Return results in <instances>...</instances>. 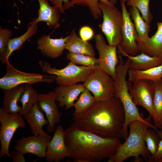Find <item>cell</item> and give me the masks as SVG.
Wrapping results in <instances>:
<instances>
[{
  "label": "cell",
  "mask_w": 162,
  "mask_h": 162,
  "mask_svg": "<svg viewBox=\"0 0 162 162\" xmlns=\"http://www.w3.org/2000/svg\"><path fill=\"white\" fill-rule=\"evenodd\" d=\"M79 32L80 38L86 41L92 39L94 35L93 30L88 26L85 25L81 27L80 29Z\"/></svg>",
  "instance_id": "35"
},
{
  "label": "cell",
  "mask_w": 162,
  "mask_h": 162,
  "mask_svg": "<svg viewBox=\"0 0 162 162\" xmlns=\"http://www.w3.org/2000/svg\"><path fill=\"white\" fill-rule=\"evenodd\" d=\"M10 154L13 162H25L26 161L24 154L16 150L11 151Z\"/></svg>",
  "instance_id": "38"
},
{
  "label": "cell",
  "mask_w": 162,
  "mask_h": 162,
  "mask_svg": "<svg viewBox=\"0 0 162 162\" xmlns=\"http://www.w3.org/2000/svg\"><path fill=\"white\" fill-rule=\"evenodd\" d=\"M50 35H44L39 38L37 41V48L44 56L56 58L62 55L68 36L64 38H52Z\"/></svg>",
  "instance_id": "16"
},
{
  "label": "cell",
  "mask_w": 162,
  "mask_h": 162,
  "mask_svg": "<svg viewBox=\"0 0 162 162\" xmlns=\"http://www.w3.org/2000/svg\"><path fill=\"white\" fill-rule=\"evenodd\" d=\"M117 53L127 57L130 60V69L137 70H144L158 66L162 64V58L151 56L142 52L136 56H131L124 52L118 45Z\"/></svg>",
  "instance_id": "19"
},
{
  "label": "cell",
  "mask_w": 162,
  "mask_h": 162,
  "mask_svg": "<svg viewBox=\"0 0 162 162\" xmlns=\"http://www.w3.org/2000/svg\"><path fill=\"white\" fill-rule=\"evenodd\" d=\"M72 117L79 127L106 137L120 138L125 120L123 105L115 97L106 101H96L82 113L73 112Z\"/></svg>",
  "instance_id": "2"
},
{
  "label": "cell",
  "mask_w": 162,
  "mask_h": 162,
  "mask_svg": "<svg viewBox=\"0 0 162 162\" xmlns=\"http://www.w3.org/2000/svg\"><path fill=\"white\" fill-rule=\"evenodd\" d=\"M128 74L129 81L133 83L141 80L152 81L161 80L162 78V64L158 66L144 70L129 69Z\"/></svg>",
  "instance_id": "26"
},
{
  "label": "cell",
  "mask_w": 162,
  "mask_h": 162,
  "mask_svg": "<svg viewBox=\"0 0 162 162\" xmlns=\"http://www.w3.org/2000/svg\"><path fill=\"white\" fill-rule=\"evenodd\" d=\"M94 40L95 47L99 55L97 66L115 80L116 68L119 62L117 47L107 44L103 35L100 33L95 35Z\"/></svg>",
  "instance_id": "11"
},
{
  "label": "cell",
  "mask_w": 162,
  "mask_h": 162,
  "mask_svg": "<svg viewBox=\"0 0 162 162\" xmlns=\"http://www.w3.org/2000/svg\"><path fill=\"white\" fill-rule=\"evenodd\" d=\"M122 56L118 55L119 62L116 68V77L114 80V97L118 98L122 103L125 113V120L123 127L120 134V138L126 139L128 135V125L131 122L138 120L152 124V117L149 114L144 118L138 108L134 104L129 93L128 83L126 80L128 72L130 69V60L128 58L124 62Z\"/></svg>",
  "instance_id": "3"
},
{
  "label": "cell",
  "mask_w": 162,
  "mask_h": 162,
  "mask_svg": "<svg viewBox=\"0 0 162 162\" xmlns=\"http://www.w3.org/2000/svg\"><path fill=\"white\" fill-rule=\"evenodd\" d=\"M154 92L153 81L146 80L135 81L129 89L130 95L134 104L146 110L153 118L155 126L160 130L161 125L153 107Z\"/></svg>",
  "instance_id": "10"
},
{
  "label": "cell",
  "mask_w": 162,
  "mask_h": 162,
  "mask_svg": "<svg viewBox=\"0 0 162 162\" xmlns=\"http://www.w3.org/2000/svg\"><path fill=\"white\" fill-rule=\"evenodd\" d=\"M38 23L36 18L29 23L26 31L20 36L10 38L4 53L0 56L1 62L4 64L9 62V58L12 53L21 50L24 43L36 34L38 31Z\"/></svg>",
  "instance_id": "18"
},
{
  "label": "cell",
  "mask_w": 162,
  "mask_h": 162,
  "mask_svg": "<svg viewBox=\"0 0 162 162\" xmlns=\"http://www.w3.org/2000/svg\"><path fill=\"white\" fill-rule=\"evenodd\" d=\"M150 1V0H128L127 5L136 8L145 21L150 24L153 19L149 8Z\"/></svg>",
  "instance_id": "32"
},
{
  "label": "cell",
  "mask_w": 162,
  "mask_h": 162,
  "mask_svg": "<svg viewBox=\"0 0 162 162\" xmlns=\"http://www.w3.org/2000/svg\"><path fill=\"white\" fill-rule=\"evenodd\" d=\"M100 2H104L111 6H115V5L109 0H70L69 7L70 8L75 5L86 7L88 8L93 18L97 20L102 16L101 10L99 6Z\"/></svg>",
  "instance_id": "28"
},
{
  "label": "cell",
  "mask_w": 162,
  "mask_h": 162,
  "mask_svg": "<svg viewBox=\"0 0 162 162\" xmlns=\"http://www.w3.org/2000/svg\"><path fill=\"white\" fill-rule=\"evenodd\" d=\"M38 94V104L41 110L45 113L48 121L47 130L48 133H52L55 130L56 124L60 122L62 116L56 102V94L54 91Z\"/></svg>",
  "instance_id": "14"
},
{
  "label": "cell",
  "mask_w": 162,
  "mask_h": 162,
  "mask_svg": "<svg viewBox=\"0 0 162 162\" xmlns=\"http://www.w3.org/2000/svg\"><path fill=\"white\" fill-rule=\"evenodd\" d=\"M123 14L122 27V40L119 45L122 50L131 56H136L141 53L136 42L138 35L130 14L127 10L125 2L120 0Z\"/></svg>",
  "instance_id": "12"
},
{
  "label": "cell",
  "mask_w": 162,
  "mask_h": 162,
  "mask_svg": "<svg viewBox=\"0 0 162 162\" xmlns=\"http://www.w3.org/2000/svg\"><path fill=\"white\" fill-rule=\"evenodd\" d=\"M128 127L129 133L124 142L122 143L114 155L109 159L108 162H123L131 157L140 161L142 156L146 161L150 162L152 154L148 149L144 139L145 132L149 128L158 133L161 138L162 134L154 125L136 120L130 122Z\"/></svg>",
  "instance_id": "4"
},
{
  "label": "cell",
  "mask_w": 162,
  "mask_h": 162,
  "mask_svg": "<svg viewBox=\"0 0 162 162\" xmlns=\"http://www.w3.org/2000/svg\"><path fill=\"white\" fill-rule=\"evenodd\" d=\"M39 64L43 72L55 75L56 83L62 86L84 82L96 68L79 66L70 61L65 67L60 69L52 68L48 62L41 60Z\"/></svg>",
  "instance_id": "5"
},
{
  "label": "cell",
  "mask_w": 162,
  "mask_h": 162,
  "mask_svg": "<svg viewBox=\"0 0 162 162\" xmlns=\"http://www.w3.org/2000/svg\"><path fill=\"white\" fill-rule=\"evenodd\" d=\"M129 12L131 19L134 21V23L138 35L137 42H146L150 38L148 35L151 30L150 24L145 21L136 8L130 7Z\"/></svg>",
  "instance_id": "25"
},
{
  "label": "cell",
  "mask_w": 162,
  "mask_h": 162,
  "mask_svg": "<svg viewBox=\"0 0 162 162\" xmlns=\"http://www.w3.org/2000/svg\"><path fill=\"white\" fill-rule=\"evenodd\" d=\"M12 35V31L6 28L0 27V56L5 52L8 42Z\"/></svg>",
  "instance_id": "34"
},
{
  "label": "cell",
  "mask_w": 162,
  "mask_h": 162,
  "mask_svg": "<svg viewBox=\"0 0 162 162\" xmlns=\"http://www.w3.org/2000/svg\"><path fill=\"white\" fill-rule=\"evenodd\" d=\"M39 4L38 16L36 18V21L44 22L50 29L56 28L59 27L60 23L59 10L54 6H50L49 0H38Z\"/></svg>",
  "instance_id": "20"
},
{
  "label": "cell",
  "mask_w": 162,
  "mask_h": 162,
  "mask_svg": "<svg viewBox=\"0 0 162 162\" xmlns=\"http://www.w3.org/2000/svg\"><path fill=\"white\" fill-rule=\"evenodd\" d=\"M28 124L32 133L35 135L49 136L43 130V127L48 124L38 103L35 104L31 111L23 116Z\"/></svg>",
  "instance_id": "22"
},
{
  "label": "cell",
  "mask_w": 162,
  "mask_h": 162,
  "mask_svg": "<svg viewBox=\"0 0 162 162\" xmlns=\"http://www.w3.org/2000/svg\"><path fill=\"white\" fill-rule=\"evenodd\" d=\"M65 49L70 52L93 56H95V55L94 48L92 44L80 38L75 29L68 35L66 41Z\"/></svg>",
  "instance_id": "23"
},
{
  "label": "cell",
  "mask_w": 162,
  "mask_h": 162,
  "mask_svg": "<svg viewBox=\"0 0 162 162\" xmlns=\"http://www.w3.org/2000/svg\"><path fill=\"white\" fill-rule=\"evenodd\" d=\"M69 153L64 140V130L61 125H58L54 131L52 137L47 147L45 160L47 162H59Z\"/></svg>",
  "instance_id": "15"
},
{
  "label": "cell",
  "mask_w": 162,
  "mask_h": 162,
  "mask_svg": "<svg viewBox=\"0 0 162 162\" xmlns=\"http://www.w3.org/2000/svg\"><path fill=\"white\" fill-rule=\"evenodd\" d=\"M160 130L162 134V127H161V129Z\"/></svg>",
  "instance_id": "42"
},
{
  "label": "cell",
  "mask_w": 162,
  "mask_h": 162,
  "mask_svg": "<svg viewBox=\"0 0 162 162\" xmlns=\"http://www.w3.org/2000/svg\"><path fill=\"white\" fill-rule=\"evenodd\" d=\"M110 2L113 4H115L118 0H109Z\"/></svg>",
  "instance_id": "40"
},
{
  "label": "cell",
  "mask_w": 162,
  "mask_h": 162,
  "mask_svg": "<svg viewBox=\"0 0 162 162\" xmlns=\"http://www.w3.org/2000/svg\"><path fill=\"white\" fill-rule=\"evenodd\" d=\"M158 162H162V158L160 159Z\"/></svg>",
  "instance_id": "41"
},
{
  "label": "cell",
  "mask_w": 162,
  "mask_h": 162,
  "mask_svg": "<svg viewBox=\"0 0 162 162\" xmlns=\"http://www.w3.org/2000/svg\"><path fill=\"white\" fill-rule=\"evenodd\" d=\"M82 84L92 93L96 101H106L114 97V80L98 66Z\"/></svg>",
  "instance_id": "7"
},
{
  "label": "cell",
  "mask_w": 162,
  "mask_h": 162,
  "mask_svg": "<svg viewBox=\"0 0 162 162\" xmlns=\"http://www.w3.org/2000/svg\"><path fill=\"white\" fill-rule=\"evenodd\" d=\"M52 137L33 135L22 137L16 141L14 149L23 154L31 153L40 158H45L47 146Z\"/></svg>",
  "instance_id": "13"
},
{
  "label": "cell",
  "mask_w": 162,
  "mask_h": 162,
  "mask_svg": "<svg viewBox=\"0 0 162 162\" xmlns=\"http://www.w3.org/2000/svg\"><path fill=\"white\" fill-rule=\"evenodd\" d=\"M64 140L70 156L88 162L112 158L122 144L119 138L106 137L78 126L74 122L64 130Z\"/></svg>",
  "instance_id": "1"
},
{
  "label": "cell",
  "mask_w": 162,
  "mask_h": 162,
  "mask_svg": "<svg viewBox=\"0 0 162 162\" xmlns=\"http://www.w3.org/2000/svg\"><path fill=\"white\" fill-rule=\"evenodd\" d=\"M24 87V91L19 100L22 106L19 114L23 116L28 113L34 105L38 103V93L31 84H26Z\"/></svg>",
  "instance_id": "27"
},
{
  "label": "cell",
  "mask_w": 162,
  "mask_h": 162,
  "mask_svg": "<svg viewBox=\"0 0 162 162\" xmlns=\"http://www.w3.org/2000/svg\"><path fill=\"white\" fill-rule=\"evenodd\" d=\"M6 64V73L0 79V88L3 91L22 84L44 82L50 84L55 81L54 75L24 72L15 68L9 62Z\"/></svg>",
  "instance_id": "8"
},
{
  "label": "cell",
  "mask_w": 162,
  "mask_h": 162,
  "mask_svg": "<svg viewBox=\"0 0 162 162\" xmlns=\"http://www.w3.org/2000/svg\"><path fill=\"white\" fill-rule=\"evenodd\" d=\"M66 58L76 65L94 68L97 67L99 63L98 58L95 56L82 54L68 52L66 54Z\"/></svg>",
  "instance_id": "30"
},
{
  "label": "cell",
  "mask_w": 162,
  "mask_h": 162,
  "mask_svg": "<svg viewBox=\"0 0 162 162\" xmlns=\"http://www.w3.org/2000/svg\"><path fill=\"white\" fill-rule=\"evenodd\" d=\"M0 158L6 155L12 158L9 151L10 142L16 130L20 127H25V123L19 113H8L2 107L0 108Z\"/></svg>",
  "instance_id": "9"
},
{
  "label": "cell",
  "mask_w": 162,
  "mask_h": 162,
  "mask_svg": "<svg viewBox=\"0 0 162 162\" xmlns=\"http://www.w3.org/2000/svg\"><path fill=\"white\" fill-rule=\"evenodd\" d=\"M153 81L154 90L153 99V107L161 125V128L162 125V81L161 80Z\"/></svg>",
  "instance_id": "31"
},
{
  "label": "cell",
  "mask_w": 162,
  "mask_h": 162,
  "mask_svg": "<svg viewBox=\"0 0 162 162\" xmlns=\"http://www.w3.org/2000/svg\"><path fill=\"white\" fill-rule=\"evenodd\" d=\"M99 6L102 12L103 21L98 26L108 44L117 47L122 40V13L115 6H110L102 2H100Z\"/></svg>",
  "instance_id": "6"
},
{
  "label": "cell",
  "mask_w": 162,
  "mask_h": 162,
  "mask_svg": "<svg viewBox=\"0 0 162 162\" xmlns=\"http://www.w3.org/2000/svg\"><path fill=\"white\" fill-rule=\"evenodd\" d=\"M161 139L158 133L153 129H147L145 132L144 139L152 155L156 152Z\"/></svg>",
  "instance_id": "33"
},
{
  "label": "cell",
  "mask_w": 162,
  "mask_h": 162,
  "mask_svg": "<svg viewBox=\"0 0 162 162\" xmlns=\"http://www.w3.org/2000/svg\"><path fill=\"white\" fill-rule=\"evenodd\" d=\"M86 88L83 84H76L66 86H58L54 89L56 101L60 107L66 110L74 107L75 101Z\"/></svg>",
  "instance_id": "17"
},
{
  "label": "cell",
  "mask_w": 162,
  "mask_h": 162,
  "mask_svg": "<svg viewBox=\"0 0 162 162\" xmlns=\"http://www.w3.org/2000/svg\"><path fill=\"white\" fill-rule=\"evenodd\" d=\"M96 101L94 96L86 88L80 95L77 101L75 103L74 112L77 114L82 113L90 108Z\"/></svg>",
  "instance_id": "29"
},
{
  "label": "cell",
  "mask_w": 162,
  "mask_h": 162,
  "mask_svg": "<svg viewBox=\"0 0 162 162\" xmlns=\"http://www.w3.org/2000/svg\"><path fill=\"white\" fill-rule=\"evenodd\" d=\"M53 6L56 7L60 10L61 13L63 14L65 10L69 8V4L70 0H49Z\"/></svg>",
  "instance_id": "36"
},
{
  "label": "cell",
  "mask_w": 162,
  "mask_h": 162,
  "mask_svg": "<svg viewBox=\"0 0 162 162\" xmlns=\"http://www.w3.org/2000/svg\"><path fill=\"white\" fill-rule=\"evenodd\" d=\"M124 1L125 2H127L128 0H122Z\"/></svg>",
  "instance_id": "43"
},
{
  "label": "cell",
  "mask_w": 162,
  "mask_h": 162,
  "mask_svg": "<svg viewBox=\"0 0 162 162\" xmlns=\"http://www.w3.org/2000/svg\"><path fill=\"white\" fill-rule=\"evenodd\" d=\"M24 89L22 85L3 91L2 100L3 108L7 112L10 113H19L21 106L17 102L21 98Z\"/></svg>",
  "instance_id": "24"
},
{
  "label": "cell",
  "mask_w": 162,
  "mask_h": 162,
  "mask_svg": "<svg viewBox=\"0 0 162 162\" xmlns=\"http://www.w3.org/2000/svg\"><path fill=\"white\" fill-rule=\"evenodd\" d=\"M162 158V139L160 140L158 149L154 154L151 156L150 162H158Z\"/></svg>",
  "instance_id": "37"
},
{
  "label": "cell",
  "mask_w": 162,
  "mask_h": 162,
  "mask_svg": "<svg viewBox=\"0 0 162 162\" xmlns=\"http://www.w3.org/2000/svg\"><path fill=\"white\" fill-rule=\"evenodd\" d=\"M73 161L74 162H88L86 159L82 158H79L74 159Z\"/></svg>",
  "instance_id": "39"
},
{
  "label": "cell",
  "mask_w": 162,
  "mask_h": 162,
  "mask_svg": "<svg viewBox=\"0 0 162 162\" xmlns=\"http://www.w3.org/2000/svg\"><path fill=\"white\" fill-rule=\"evenodd\" d=\"M154 34L144 43L137 42L141 52L151 56L162 58V22H157Z\"/></svg>",
  "instance_id": "21"
},
{
  "label": "cell",
  "mask_w": 162,
  "mask_h": 162,
  "mask_svg": "<svg viewBox=\"0 0 162 162\" xmlns=\"http://www.w3.org/2000/svg\"><path fill=\"white\" fill-rule=\"evenodd\" d=\"M161 80H162V78L161 79Z\"/></svg>",
  "instance_id": "44"
}]
</instances>
